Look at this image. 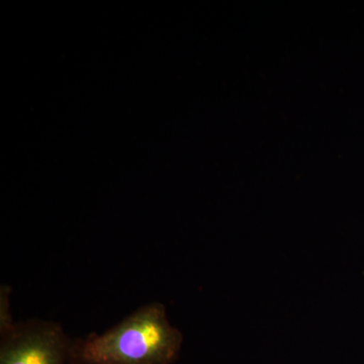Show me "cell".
Here are the masks:
<instances>
[{
  "instance_id": "cell-1",
  "label": "cell",
  "mask_w": 364,
  "mask_h": 364,
  "mask_svg": "<svg viewBox=\"0 0 364 364\" xmlns=\"http://www.w3.org/2000/svg\"><path fill=\"white\" fill-rule=\"evenodd\" d=\"M183 336L169 323L161 303L140 306L102 334L73 340L71 364H171Z\"/></svg>"
},
{
  "instance_id": "cell-2",
  "label": "cell",
  "mask_w": 364,
  "mask_h": 364,
  "mask_svg": "<svg viewBox=\"0 0 364 364\" xmlns=\"http://www.w3.org/2000/svg\"><path fill=\"white\" fill-rule=\"evenodd\" d=\"M71 345L57 323H14L1 331L0 364H71Z\"/></svg>"
}]
</instances>
